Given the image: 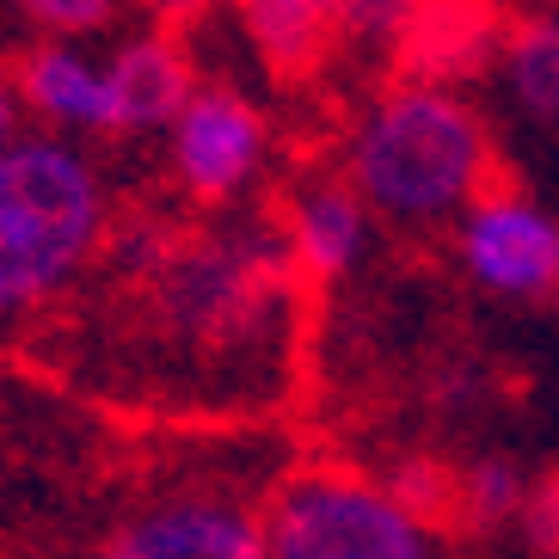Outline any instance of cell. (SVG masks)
<instances>
[{
  "instance_id": "obj_1",
  "label": "cell",
  "mask_w": 559,
  "mask_h": 559,
  "mask_svg": "<svg viewBox=\"0 0 559 559\" xmlns=\"http://www.w3.org/2000/svg\"><path fill=\"white\" fill-rule=\"evenodd\" d=\"M345 166L350 191L369 203V215L430 228V222L467 215L486 198L492 142L455 86L400 81L350 130Z\"/></svg>"
},
{
  "instance_id": "obj_2",
  "label": "cell",
  "mask_w": 559,
  "mask_h": 559,
  "mask_svg": "<svg viewBox=\"0 0 559 559\" xmlns=\"http://www.w3.org/2000/svg\"><path fill=\"white\" fill-rule=\"evenodd\" d=\"M105 240V179L68 135L0 148V320L56 301Z\"/></svg>"
},
{
  "instance_id": "obj_3",
  "label": "cell",
  "mask_w": 559,
  "mask_h": 559,
  "mask_svg": "<svg viewBox=\"0 0 559 559\" xmlns=\"http://www.w3.org/2000/svg\"><path fill=\"white\" fill-rule=\"evenodd\" d=\"M289 264V240H271L264 228L173 247L148 271V313L166 345H191V357L264 345L296 296Z\"/></svg>"
},
{
  "instance_id": "obj_4",
  "label": "cell",
  "mask_w": 559,
  "mask_h": 559,
  "mask_svg": "<svg viewBox=\"0 0 559 559\" xmlns=\"http://www.w3.org/2000/svg\"><path fill=\"white\" fill-rule=\"evenodd\" d=\"M271 559H437V535L381 479L345 467L289 474L264 504Z\"/></svg>"
},
{
  "instance_id": "obj_5",
  "label": "cell",
  "mask_w": 559,
  "mask_h": 559,
  "mask_svg": "<svg viewBox=\"0 0 559 559\" xmlns=\"http://www.w3.org/2000/svg\"><path fill=\"white\" fill-rule=\"evenodd\" d=\"M99 559H271L264 516L222 492H166L105 535Z\"/></svg>"
},
{
  "instance_id": "obj_6",
  "label": "cell",
  "mask_w": 559,
  "mask_h": 559,
  "mask_svg": "<svg viewBox=\"0 0 559 559\" xmlns=\"http://www.w3.org/2000/svg\"><path fill=\"white\" fill-rule=\"evenodd\" d=\"M166 154L173 173L191 198L228 203L240 198L264 166V117L252 111L234 86H198L185 111L166 130Z\"/></svg>"
},
{
  "instance_id": "obj_7",
  "label": "cell",
  "mask_w": 559,
  "mask_h": 559,
  "mask_svg": "<svg viewBox=\"0 0 559 559\" xmlns=\"http://www.w3.org/2000/svg\"><path fill=\"white\" fill-rule=\"evenodd\" d=\"M461 264L479 289L535 301L559 289V222L528 198H479L461 215Z\"/></svg>"
},
{
  "instance_id": "obj_8",
  "label": "cell",
  "mask_w": 559,
  "mask_h": 559,
  "mask_svg": "<svg viewBox=\"0 0 559 559\" xmlns=\"http://www.w3.org/2000/svg\"><path fill=\"white\" fill-rule=\"evenodd\" d=\"M198 93L191 62L166 32H142L130 44H117L105 62V135H148L173 130V117L185 111V99Z\"/></svg>"
},
{
  "instance_id": "obj_9",
  "label": "cell",
  "mask_w": 559,
  "mask_h": 559,
  "mask_svg": "<svg viewBox=\"0 0 559 559\" xmlns=\"http://www.w3.org/2000/svg\"><path fill=\"white\" fill-rule=\"evenodd\" d=\"M394 50H400V74L406 81L461 86L467 74L498 62L504 37H498L492 0H425Z\"/></svg>"
},
{
  "instance_id": "obj_10",
  "label": "cell",
  "mask_w": 559,
  "mask_h": 559,
  "mask_svg": "<svg viewBox=\"0 0 559 559\" xmlns=\"http://www.w3.org/2000/svg\"><path fill=\"white\" fill-rule=\"evenodd\" d=\"M19 81V105L37 111V123H50V135H105V62H86L68 44H44L25 56Z\"/></svg>"
},
{
  "instance_id": "obj_11",
  "label": "cell",
  "mask_w": 559,
  "mask_h": 559,
  "mask_svg": "<svg viewBox=\"0 0 559 559\" xmlns=\"http://www.w3.org/2000/svg\"><path fill=\"white\" fill-rule=\"evenodd\" d=\"M369 252V203L350 185H308L289 210V259L320 283L350 277Z\"/></svg>"
},
{
  "instance_id": "obj_12",
  "label": "cell",
  "mask_w": 559,
  "mask_h": 559,
  "mask_svg": "<svg viewBox=\"0 0 559 559\" xmlns=\"http://www.w3.org/2000/svg\"><path fill=\"white\" fill-rule=\"evenodd\" d=\"M234 13L277 74H308L338 44V0H234Z\"/></svg>"
},
{
  "instance_id": "obj_13",
  "label": "cell",
  "mask_w": 559,
  "mask_h": 559,
  "mask_svg": "<svg viewBox=\"0 0 559 559\" xmlns=\"http://www.w3.org/2000/svg\"><path fill=\"white\" fill-rule=\"evenodd\" d=\"M498 68H504L510 105L528 123L559 130V13H535L523 25H510L504 50H498Z\"/></svg>"
},
{
  "instance_id": "obj_14",
  "label": "cell",
  "mask_w": 559,
  "mask_h": 559,
  "mask_svg": "<svg viewBox=\"0 0 559 559\" xmlns=\"http://www.w3.org/2000/svg\"><path fill=\"white\" fill-rule=\"evenodd\" d=\"M523 498H528V479H523V467L516 461H504V455H486V461H474L467 474L455 479V504L474 516V523H516L523 516Z\"/></svg>"
},
{
  "instance_id": "obj_15",
  "label": "cell",
  "mask_w": 559,
  "mask_h": 559,
  "mask_svg": "<svg viewBox=\"0 0 559 559\" xmlns=\"http://www.w3.org/2000/svg\"><path fill=\"white\" fill-rule=\"evenodd\" d=\"M425 0H338V44L350 50H394Z\"/></svg>"
},
{
  "instance_id": "obj_16",
  "label": "cell",
  "mask_w": 559,
  "mask_h": 559,
  "mask_svg": "<svg viewBox=\"0 0 559 559\" xmlns=\"http://www.w3.org/2000/svg\"><path fill=\"white\" fill-rule=\"evenodd\" d=\"M381 486H388V492H394L400 504L412 510V516H425V523L437 516V510H449V504H455V479H449L443 467H430V461H418V455H406V461L394 467V474L381 479Z\"/></svg>"
},
{
  "instance_id": "obj_17",
  "label": "cell",
  "mask_w": 559,
  "mask_h": 559,
  "mask_svg": "<svg viewBox=\"0 0 559 559\" xmlns=\"http://www.w3.org/2000/svg\"><path fill=\"white\" fill-rule=\"evenodd\" d=\"M19 13L56 37H86L117 19V0H19Z\"/></svg>"
},
{
  "instance_id": "obj_18",
  "label": "cell",
  "mask_w": 559,
  "mask_h": 559,
  "mask_svg": "<svg viewBox=\"0 0 559 559\" xmlns=\"http://www.w3.org/2000/svg\"><path fill=\"white\" fill-rule=\"evenodd\" d=\"M516 523L528 528V542L542 547V554H559V479H547V486H528L523 516H516Z\"/></svg>"
},
{
  "instance_id": "obj_19",
  "label": "cell",
  "mask_w": 559,
  "mask_h": 559,
  "mask_svg": "<svg viewBox=\"0 0 559 559\" xmlns=\"http://www.w3.org/2000/svg\"><path fill=\"white\" fill-rule=\"evenodd\" d=\"M19 111H25V105H19V81L0 68V148L19 142Z\"/></svg>"
},
{
  "instance_id": "obj_20",
  "label": "cell",
  "mask_w": 559,
  "mask_h": 559,
  "mask_svg": "<svg viewBox=\"0 0 559 559\" xmlns=\"http://www.w3.org/2000/svg\"><path fill=\"white\" fill-rule=\"evenodd\" d=\"M148 7H154L160 25H179V19H198L203 7H215V0H148Z\"/></svg>"
}]
</instances>
